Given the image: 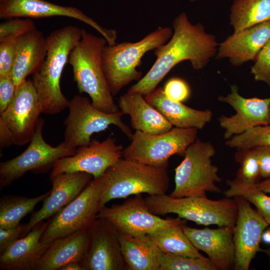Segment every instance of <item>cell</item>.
Wrapping results in <instances>:
<instances>
[{
  "label": "cell",
  "mask_w": 270,
  "mask_h": 270,
  "mask_svg": "<svg viewBox=\"0 0 270 270\" xmlns=\"http://www.w3.org/2000/svg\"><path fill=\"white\" fill-rule=\"evenodd\" d=\"M196 128H172L160 134L136 130L130 144L122 151V158L158 167L167 168L174 154L184 156L188 148L197 138Z\"/></svg>",
  "instance_id": "ba28073f"
},
{
  "label": "cell",
  "mask_w": 270,
  "mask_h": 270,
  "mask_svg": "<svg viewBox=\"0 0 270 270\" xmlns=\"http://www.w3.org/2000/svg\"><path fill=\"white\" fill-rule=\"evenodd\" d=\"M48 224L42 221L25 236L14 242L0 256V270H36L50 243L41 242Z\"/></svg>",
  "instance_id": "7402d4cb"
},
{
  "label": "cell",
  "mask_w": 270,
  "mask_h": 270,
  "mask_svg": "<svg viewBox=\"0 0 270 270\" xmlns=\"http://www.w3.org/2000/svg\"><path fill=\"white\" fill-rule=\"evenodd\" d=\"M14 144L12 134L4 122L0 118V150L5 148Z\"/></svg>",
  "instance_id": "b9f144b4"
},
{
  "label": "cell",
  "mask_w": 270,
  "mask_h": 270,
  "mask_svg": "<svg viewBox=\"0 0 270 270\" xmlns=\"http://www.w3.org/2000/svg\"><path fill=\"white\" fill-rule=\"evenodd\" d=\"M230 88V94L218 98L230 105L236 112L230 116L222 115L218 118L220 127L225 131V139L228 140L258 126L270 124V98H246L238 94L236 85L232 86Z\"/></svg>",
  "instance_id": "ac0fdd59"
},
{
  "label": "cell",
  "mask_w": 270,
  "mask_h": 270,
  "mask_svg": "<svg viewBox=\"0 0 270 270\" xmlns=\"http://www.w3.org/2000/svg\"><path fill=\"white\" fill-rule=\"evenodd\" d=\"M145 200L156 215L174 214L200 225L234 228L238 217L237 204L232 198L212 200L206 196L174 198L164 194L148 195Z\"/></svg>",
  "instance_id": "5b68a950"
},
{
  "label": "cell",
  "mask_w": 270,
  "mask_h": 270,
  "mask_svg": "<svg viewBox=\"0 0 270 270\" xmlns=\"http://www.w3.org/2000/svg\"><path fill=\"white\" fill-rule=\"evenodd\" d=\"M104 174L92 180L74 200L48 220L41 242L50 243L56 238L90 228L101 209Z\"/></svg>",
  "instance_id": "9c48e42d"
},
{
  "label": "cell",
  "mask_w": 270,
  "mask_h": 270,
  "mask_svg": "<svg viewBox=\"0 0 270 270\" xmlns=\"http://www.w3.org/2000/svg\"><path fill=\"white\" fill-rule=\"evenodd\" d=\"M89 228L54 240L42 256L36 270H60L71 262H80L87 248Z\"/></svg>",
  "instance_id": "484cf974"
},
{
  "label": "cell",
  "mask_w": 270,
  "mask_h": 270,
  "mask_svg": "<svg viewBox=\"0 0 270 270\" xmlns=\"http://www.w3.org/2000/svg\"><path fill=\"white\" fill-rule=\"evenodd\" d=\"M183 226L165 229L148 235L157 248L164 253L194 258L204 257L186 234Z\"/></svg>",
  "instance_id": "f1b7e54d"
},
{
  "label": "cell",
  "mask_w": 270,
  "mask_h": 270,
  "mask_svg": "<svg viewBox=\"0 0 270 270\" xmlns=\"http://www.w3.org/2000/svg\"><path fill=\"white\" fill-rule=\"evenodd\" d=\"M42 108L32 80H26L16 89L6 110L0 114L12 132L14 144L30 142L36 132Z\"/></svg>",
  "instance_id": "5bb4252c"
},
{
  "label": "cell",
  "mask_w": 270,
  "mask_h": 270,
  "mask_svg": "<svg viewBox=\"0 0 270 270\" xmlns=\"http://www.w3.org/2000/svg\"><path fill=\"white\" fill-rule=\"evenodd\" d=\"M60 270H84L78 262H71L63 266Z\"/></svg>",
  "instance_id": "7bdbcfd3"
},
{
  "label": "cell",
  "mask_w": 270,
  "mask_h": 270,
  "mask_svg": "<svg viewBox=\"0 0 270 270\" xmlns=\"http://www.w3.org/2000/svg\"><path fill=\"white\" fill-rule=\"evenodd\" d=\"M226 144L230 148H252L259 146H270V125H260L227 140Z\"/></svg>",
  "instance_id": "1f68e13d"
},
{
  "label": "cell",
  "mask_w": 270,
  "mask_h": 270,
  "mask_svg": "<svg viewBox=\"0 0 270 270\" xmlns=\"http://www.w3.org/2000/svg\"><path fill=\"white\" fill-rule=\"evenodd\" d=\"M270 39V20L236 32L218 44L216 59L228 58L234 66L254 61Z\"/></svg>",
  "instance_id": "44dd1931"
},
{
  "label": "cell",
  "mask_w": 270,
  "mask_h": 270,
  "mask_svg": "<svg viewBox=\"0 0 270 270\" xmlns=\"http://www.w3.org/2000/svg\"><path fill=\"white\" fill-rule=\"evenodd\" d=\"M268 120H269V123L270 124V106L269 112H268Z\"/></svg>",
  "instance_id": "bcb514c9"
},
{
  "label": "cell",
  "mask_w": 270,
  "mask_h": 270,
  "mask_svg": "<svg viewBox=\"0 0 270 270\" xmlns=\"http://www.w3.org/2000/svg\"><path fill=\"white\" fill-rule=\"evenodd\" d=\"M104 175L101 208L114 199L144 193L166 194L170 184L167 168L144 164L123 158L108 168Z\"/></svg>",
  "instance_id": "8992f818"
},
{
  "label": "cell",
  "mask_w": 270,
  "mask_h": 270,
  "mask_svg": "<svg viewBox=\"0 0 270 270\" xmlns=\"http://www.w3.org/2000/svg\"><path fill=\"white\" fill-rule=\"evenodd\" d=\"M258 188L266 194H270V178L257 184Z\"/></svg>",
  "instance_id": "ee69618b"
},
{
  "label": "cell",
  "mask_w": 270,
  "mask_h": 270,
  "mask_svg": "<svg viewBox=\"0 0 270 270\" xmlns=\"http://www.w3.org/2000/svg\"><path fill=\"white\" fill-rule=\"evenodd\" d=\"M97 218L106 220L119 232L132 236L148 235L186 224V220L178 217L162 218L152 213L141 194L134 195L121 204L104 206Z\"/></svg>",
  "instance_id": "7c38bea8"
},
{
  "label": "cell",
  "mask_w": 270,
  "mask_h": 270,
  "mask_svg": "<svg viewBox=\"0 0 270 270\" xmlns=\"http://www.w3.org/2000/svg\"><path fill=\"white\" fill-rule=\"evenodd\" d=\"M44 120L40 118L34 134L26 149L17 156L0 164V189L10 186L28 171L42 172L52 168L58 159L75 154L76 149L64 142L52 146L42 136Z\"/></svg>",
  "instance_id": "8fae6325"
},
{
  "label": "cell",
  "mask_w": 270,
  "mask_h": 270,
  "mask_svg": "<svg viewBox=\"0 0 270 270\" xmlns=\"http://www.w3.org/2000/svg\"><path fill=\"white\" fill-rule=\"evenodd\" d=\"M119 240L127 270H160L162 252L148 235L132 236L119 232Z\"/></svg>",
  "instance_id": "4316f807"
},
{
  "label": "cell",
  "mask_w": 270,
  "mask_h": 270,
  "mask_svg": "<svg viewBox=\"0 0 270 270\" xmlns=\"http://www.w3.org/2000/svg\"><path fill=\"white\" fill-rule=\"evenodd\" d=\"M238 206V217L234 230L235 246V270H248L256 254L264 251L260 248L261 236L269 226L248 201L241 196L234 198Z\"/></svg>",
  "instance_id": "e0dca14e"
},
{
  "label": "cell",
  "mask_w": 270,
  "mask_h": 270,
  "mask_svg": "<svg viewBox=\"0 0 270 270\" xmlns=\"http://www.w3.org/2000/svg\"><path fill=\"white\" fill-rule=\"evenodd\" d=\"M182 228L192 244L198 250L207 254L217 270H228L234 268V228L222 226L216 229H198L185 224Z\"/></svg>",
  "instance_id": "ffe728a7"
},
{
  "label": "cell",
  "mask_w": 270,
  "mask_h": 270,
  "mask_svg": "<svg viewBox=\"0 0 270 270\" xmlns=\"http://www.w3.org/2000/svg\"><path fill=\"white\" fill-rule=\"evenodd\" d=\"M270 20V0H234L230 24L234 32Z\"/></svg>",
  "instance_id": "83f0119b"
},
{
  "label": "cell",
  "mask_w": 270,
  "mask_h": 270,
  "mask_svg": "<svg viewBox=\"0 0 270 270\" xmlns=\"http://www.w3.org/2000/svg\"><path fill=\"white\" fill-rule=\"evenodd\" d=\"M16 38L0 42V77L11 74L16 52Z\"/></svg>",
  "instance_id": "74e56055"
},
{
  "label": "cell",
  "mask_w": 270,
  "mask_h": 270,
  "mask_svg": "<svg viewBox=\"0 0 270 270\" xmlns=\"http://www.w3.org/2000/svg\"><path fill=\"white\" fill-rule=\"evenodd\" d=\"M118 106L123 114L130 118L132 128L150 134H160L172 128V125L142 94L126 92L120 96Z\"/></svg>",
  "instance_id": "603a6c76"
},
{
  "label": "cell",
  "mask_w": 270,
  "mask_h": 270,
  "mask_svg": "<svg viewBox=\"0 0 270 270\" xmlns=\"http://www.w3.org/2000/svg\"><path fill=\"white\" fill-rule=\"evenodd\" d=\"M50 190L34 198L21 196H4L0 199V228H12L20 225L21 220L44 200Z\"/></svg>",
  "instance_id": "f546056e"
},
{
  "label": "cell",
  "mask_w": 270,
  "mask_h": 270,
  "mask_svg": "<svg viewBox=\"0 0 270 270\" xmlns=\"http://www.w3.org/2000/svg\"><path fill=\"white\" fill-rule=\"evenodd\" d=\"M36 29L32 19L14 18L0 24V42L17 38Z\"/></svg>",
  "instance_id": "e575fe53"
},
{
  "label": "cell",
  "mask_w": 270,
  "mask_h": 270,
  "mask_svg": "<svg viewBox=\"0 0 270 270\" xmlns=\"http://www.w3.org/2000/svg\"><path fill=\"white\" fill-rule=\"evenodd\" d=\"M237 150L234 158L240 167L236 178L244 182L258 184L260 177V168L253 148Z\"/></svg>",
  "instance_id": "836d02e7"
},
{
  "label": "cell",
  "mask_w": 270,
  "mask_h": 270,
  "mask_svg": "<svg viewBox=\"0 0 270 270\" xmlns=\"http://www.w3.org/2000/svg\"><path fill=\"white\" fill-rule=\"evenodd\" d=\"M123 150L113 138L108 137L102 142L93 140L88 145L78 147L74 154L57 160L50 178L60 174L74 172H86L94 178L100 177L122 158Z\"/></svg>",
  "instance_id": "4fadbf2b"
},
{
  "label": "cell",
  "mask_w": 270,
  "mask_h": 270,
  "mask_svg": "<svg viewBox=\"0 0 270 270\" xmlns=\"http://www.w3.org/2000/svg\"><path fill=\"white\" fill-rule=\"evenodd\" d=\"M26 224H20L12 228H0V256L14 242L22 238L26 228Z\"/></svg>",
  "instance_id": "ab89813d"
},
{
  "label": "cell",
  "mask_w": 270,
  "mask_h": 270,
  "mask_svg": "<svg viewBox=\"0 0 270 270\" xmlns=\"http://www.w3.org/2000/svg\"><path fill=\"white\" fill-rule=\"evenodd\" d=\"M162 89L167 98L180 102L188 100L190 93L188 84L184 80L178 78L169 79Z\"/></svg>",
  "instance_id": "8d00e7d4"
},
{
  "label": "cell",
  "mask_w": 270,
  "mask_h": 270,
  "mask_svg": "<svg viewBox=\"0 0 270 270\" xmlns=\"http://www.w3.org/2000/svg\"><path fill=\"white\" fill-rule=\"evenodd\" d=\"M64 16L74 18L88 24L104 38L108 45L116 44L117 32L106 29L98 24L80 9L74 6L56 4L45 0H1L0 18H42Z\"/></svg>",
  "instance_id": "2e32d148"
},
{
  "label": "cell",
  "mask_w": 270,
  "mask_h": 270,
  "mask_svg": "<svg viewBox=\"0 0 270 270\" xmlns=\"http://www.w3.org/2000/svg\"><path fill=\"white\" fill-rule=\"evenodd\" d=\"M228 188L223 192L227 198L241 196L254 204L270 226V196L260 190L256 184L247 183L235 178L226 182Z\"/></svg>",
  "instance_id": "4dcf8cb0"
},
{
  "label": "cell",
  "mask_w": 270,
  "mask_h": 270,
  "mask_svg": "<svg viewBox=\"0 0 270 270\" xmlns=\"http://www.w3.org/2000/svg\"><path fill=\"white\" fill-rule=\"evenodd\" d=\"M190 0V2H195V1H196V0Z\"/></svg>",
  "instance_id": "7dc6e473"
},
{
  "label": "cell",
  "mask_w": 270,
  "mask_h": 270,
  "mask_svg": "<svg viewBox=\"0 0 270 270\" xmlns=\"http://www.w3.org/2000/svg\"><path fill=\"white\" fill-rule=\"evenodd\" d=\"M216 150L209 142L196 138L186 149L184 158L175 168L174 198L206 196V192L220 193L216 182L222 179L212 163Z\"/></svg>",
  "instance_id": "52a82bcc"
},
{
  "label": "cell",
  "mask_w": 270,
  "mask_h": 270,
  "mask_svg": "<svg viewBox=\"0 0 270 270\" xmlns=\"http://www.w3.org/2000/svg\"><path fill=\"white\" fill-rule=\"evenodd\" d=\"M172 26L174 32L170 40L154 50L156 59L152 67L128 92H138L145 96L180 62L188 60L194 70H199L216 56L218 46L216 38L208 34L201 24H192L182 12L174 19Z\"/></svg>",
  "instance_id": "6da1fadb"
},
{
  "label": "cell",
  "mask_w": 270,
  "mask_h": 270,
  "mask_svg": "<svg viewBox=\"0 0 270 270\" xmlns=\"http://www.w3.org/2000/svg\"><path fill=\"white\" fill-rule=\"evenodd\" d=\"M172 30L170 27L160 26L138 42L104 46L102 66L112 96L130 82L142 78V73L136 68L142 63L141 59L147 52L167 42L172 36Z\"/></svg>",
  "instance_id": "277c9868"
},
{
  "label": "cell",
  "mask_w": 270,
  "mask_h": 270,
  "mask_svg": "<svg viewBox=\"0 0 270 270\" xmlns=\"http://www.w3.org/2000/svg\"><path fill=\"white\" fill-rule=\"evenodd\" d=\"M106 40L82 30L80 41L72 50L68 62L80 93L87 94L92 105L108 114L120 111L110 91L102 66V54Z\"/></svg>",
  "instance_id": "3957f363"
},
{
  "label": "cell",
  "mask_w": 270,
  "mask_h": 270,
  "mask_svg": "<svg viewBox=\"0 0 270 270\" xmlns=\"http://www.w3.org/2000/svg\"><path fill=\"white\" fill-rule=\"evenodd\" d=\"M84 270H124L119 232L108 220L97 218L89 228L86 252L80 262Z\"/></svg>",
  "instance_id": "9a60e30c"
},
{
  "label": "cell",
  "mask_w": 270,
  "mask_h": 270,
  "mask_svg": "<svg viewBox=\"0 0 270 270\" xmlns=\"http://www.w3.org/2000/svg\"><path fill=\"white\" fill-rule=\"evenodd\" d=\"M68 114L64 124V142L77 147L88 145L93 134L105 130L110 125L118 128L130 140L133 134L122 120L123 114H108L94 107L88 98L75 95L69 101Z\"/></svg>",
  "instance_id": "30bf717a"
},
{
  "label": "cell",
  "mask_w": 270,
  "mask_h": 270,
  "mask_svg": "<svg viewBox=\"0 0 270 270\" xmlns=\"http://www.w3.org/2000/svg\"><path fill=\"white\" fill-rule=\"evenodd\" d=\"M261 241L266 244H270V227H267L262 232Z\"/></svg>",
  "instance_id": "f6af8a7d"
},
{
  "label": "cell",
  "mask_w": 270,
  "mask_h": 270,
  "mask_svg": "<svg viewBox=\"0 0 270 270\" xmlns=\"http://www.w3.org/2000/svg\"><path fill=\"white\" fill-rule=\"evenodd\" d=\"M16 88L11 74L0 77V114L12 102Z\"/></svg>",
  "instance_id": "f35d334b"
},
{
  "label": "cell",
  "mask_w": 270,
  "mask_h": 270,
  "mask_svg": "<svg viewBox=\"0 0 270 270\" xmlns=\"http://www.w3.org/2000/svg\"><path fill=\"white\" fill-rule=\"evenodd\" d=\"M251 73L256 81L264 82L270 88V39L256 56Z\"/></svg>",
  "instance_id": "d590c367"
},
{
  "label": "cell",
  "mask_w": 270,
  "mask_h": 270,
  "mask_svg": "<svg viewBox=\"0 0 270 270\" xmlns=\"http://www.w3.org/2000/svg\"><path fill=\"white\" fill-rule=\"evenodd\" d=\"M93 176L84 172H64L50 178L52 188L42 208L34 212L26 224L22 236L38 223L52 217L74 200L92 180Z\"/></svg>",
  "instance_id": "d6986e66"
},
{
  "label": "cell",
  "mask_w": 270,
  "mask_h": 270,
  "mask_svg": "<svg viewBox=\"0 0 270 270\" xmlns=\"http://www.w3.org/2000/svg\"><path fill=\"white\" fill-rule=\"evenodd\" d=\"M159 270H217L208 258H194L164 253Z\"/></svg>",
  "instance_id": "d6a6232c"
},
{
  "label": "cell",
  "mask_w": 270,
  "mask_h": 270,
  "mask_svg": "<svg viewBox=\"0 0 270 270\" xmlns=\"http://www.w3.org/2000/svg\"><path fill=\"white\" fill-rule=\"evenodd\" d=\"M252 148L258 161L260 177L270 178V146H259Z\"/></svg>",
  "instance_id": "60d3db41"
},
{
  "label": "cell",
  "mask_w": 270,
  "mask_h": 270,
  "mask_svg": "<svg viewBox=\"0 0 270 270\" xmlns=\"http://www.w3.org/2000/svg\"></svg>",
  "instance_id": "c3c4849f"
},
{
  "label": "cell",
  "mask_w": 270,
  "mask_h": 270,
  "mask_svg": "<svg viewBox=\"0 0 270 270\" xmlns=\"http://www.w3.org/2000/svg\"><path fill=\"white\" fill-rule=\"evenodd\" d=\"M144 98L176 128L202 129L212 120L211 110H196L170 100L166 96L162 87L156 88Z\"/></svg>",
  "instance_id": "d4e9b609"
},
{
  "label": "cell",
  "mask_w": 270,
  "mask_h": 270,
  "mask_svg": "<svg viewBox=\"0 0 270 270\" xmlns=\"http://www.w3.org/2000/svg\"><path fill=\"white\" fill-rule=\"evenodd\" d=\"M82 30L68 26L46 37V58L32 79L44 114H56L68 107L69 100L62 92L60 80L70 54L81 38Z\"/></svg>",
  "instance_id": "7a4b0ae2"
},
{
  "label": "cell",
  "mask_w": 270,
  "mask_h": 270,
  "mask_svg": "<svg viewBox=\"0 0 270 270\" xmlns=\"http://www.w3.org/2000/svg\"><path fill=\"white\" fill-rule=\"evenodd\" d=\"M46 54V38L36 29L16 38L15 60L11 72L16 88L40 68Z\"/></svg>",
  "instance_id": "cb8c5ba5"
}]
</instances>
